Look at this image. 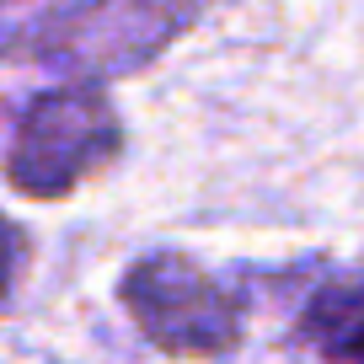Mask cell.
<instances>
[{"instance_id": "obj_2", "label": "cell", "mask_w": 364, "mask_h": 364, "mask_svg": "<svg viewBox=\"0 0 364 364\" xmlns=\"http://www.w3.org/2000/svg\"><path fill=\"white\" fill-rule=\"evenodd\" d=\"M209 6L215 0H80L75 11L22 38V54L75 75H129L182 38Z\"/></svg>"}, {"instance_id": "obj_3", "label": "cell", "mask_w": 364, "mask_h": 364, "mask_svg": "<svg viewBox=\"0 0 364 364\" xmlns=\"http://www.w3.org/2000/svg\"><path fill=\"white\" fill-rule=\"evenodd\" d=\"M124 311L156 348L182 359H215L241 343V311L198 262L156 252L124 273Z\"/></svg>"}, {"instance_id": "obj_1", "label": "cell", "mask_w": 364, "mask_h": 364, "mask_svg": "<svg viewBox=\"0 0 364 364\" xmlns=\"http://www.w3.org/2000/svg\"><path fill=\"white\" fill-rule=\"evenodd\" d=\"M118 145H124V129L102 91L59 86L22 107L6 150V177L27 198H59L102 166H113Z\"/></svg>"}, {"instance_id": "obj_4", "label": "cell", "mask_w": 364, "mask_h": 364, "mask_svg": "<svg viewBox=\"0 0 364 364\" xmlns=\"http://www.w3.org/2000/svg\"><path fill=\"white\" fill-rule=\"evenodd\" d=\"M295 338L321 364H364V273L321 284L300 306Z\"/></svg>"}, {"instance_id": "obj_5", "label": "cell", "mask_w": 364, "mask_h": 364, "mask_svg": "<svg viewBox=\"0 0 364 364\" xmlns=\"http://www.w3.org/2000/svg\"><path fill=\"white\" fill-rule=\"evenodd\" d=\"M11 273H16V230L0 220V300L11 289Z\"/></svg>"}]
</instances>
